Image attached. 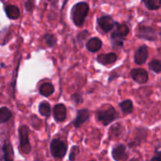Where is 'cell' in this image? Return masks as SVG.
Returning <instances> with one entry per match:
<instances>
[{
  "label": "cell",
  "mask_w": 161,
  "mask_h": 161,
  "mask_svg": "<svg viewBox=\"0 0 161 161\" xmlns=\"http://www.w3.org/2000/svg\"><path fill=\"white\" fill-rule=\"evenodd\" d=\"M71 99H72V102L77 105H80V104H82L83 102V98L80 93H74V94H72V96H71Z\"/></svg>",
  "instance_id": "obj_28"
},
{
  "label": "cell",
  "mask_w": 161,
  "mask_h": 161,
  "mask_svg": "<svg viewBox=\"0 0 161 161\" xmlns=\"http://www.w3.org/2000/svg\"><path fill=\"white\" fill-rule=\"evenodd\" d=\"M88 13L89 6L85 2H80L74 5L71 11V17L74 25L77 27H81L85 22Z\"/></svg>",
  "instance_id": "obj_3"
},
{
  "label": "cell",
  "mask_w": 161,
  "mask_h": 161,
  "mask_svg": "<svg viewBox=\"0 0 161 161\" xmlns=\"http://www.w3.org/2000/svg\"><path fill=\"white\" fill-rule=\"evenodd\" d=\"M96 117L104 126H108L119 118V113L111 105H103L96 112Z\"/></svg>",
  "instance_id": "obj_2"
},
{
  "label": "cell",
  "mask_w": 161,
  "mask_h": 161,
  "mask_svg": "<svg viewBox=\"0 0 161 161\" xmlns=\"http://www.w3.org/2000/svg\"><path fill=\"white\" fill-rule=\"evenodd\" d=\"M112 157L115 161H127L129 153L124 144H118L112 149Z\"/></svg>",
  "instance_id": "obj_7"
},
{
  "label": "cell",
  "mask_w": 161,
  "mask_h": 161,
  "mask_svg": "<svg viewBox=\"0 0 161 161\" xmlns=\"http://www.w3.org/2000/svg\"><path fill=\"white\" fill-rule=\"evenodd\" d=\"M102 47V42L99 38L93 37L90 39L86 43V47L91 53H96Z\"/></svg>",
  "instance_id": "obj_16"
},
{
  "label": "cell",
  "mask_w": 161,
  "mask_h": 161,
  "mask_svg": "<svg viewBox=\"0 0 161 161\" xmlns=\"http://www.w3.org/2000/svg\"><path fill=\"white\" fill-rule=\"evenodd\" d=\"M129 161H143V160H140V159H138V158H135V157H134V158L130 159V160Z\"/></svg>",
  "instance_id": "obj_31"
},
{
  "label": "cell",
  "mask_w": 161,
  "mask_h": 161,
  "mask_svg": "<svg viewBox=\"0 0 161 161\" xmlns=\"http://www.w3.org/2000/svg\"><path fill=\"white\" fill-rule=\"evenodd\" d=\"M51 156L54 159H63L67 153L68 146L62 140L54 138L51 141L50 145Z\"/></svg>",
  "instance_id": "obj_5"
},
{
  "label": "cell",
  "mask_w": 161,
  "mask_h": 161,
  "mask_svg": "<svg viewBox=\"0 0 161 161\" xmlns=\"http://www.w3.org/2000/svg\"><path fill=\"white\" fill-rule=\"evenodd\" d=\"M148 136V130L146 128H138L136 130V135L132 142L128 143V146L130 149L136 148L141 146L146 140Z\"/></svg>",
  "instance_id": "obj_9"
},
{
  "label": "cell",
  "mask_w": 161,
  "mask_h": 161,
  "mask_svg": "<svg viewBox=\"0 0 161 161\" xmlns=\"http://www.w3.org/2000/svg\"><path fill=\"white\" fill-rule=\"evenodd\" d=\"M19 134V152L22 155H28L31 151V146L30 143L28 135L29 128L26 125H21L18 129Z\"/></svg>",
  "instance_id": "obj_4"
},
{
  "label": "cell",
  "mask_w": 161,
  "mask_h": 161,
  "mask_svg": "<svg viewBox=\"0 0 161 161\" xmlns=\"http://www.w3.org/2000/svg\"><path fill=\"white\" fill-rule=\"evenodd\" d=\"M130 76L134 81L139 84L146 83L149 80V74L143 69H134L130 71Z\"/></svg>",
  "instance_id": "obj_10"
},
{
  "label": "cell",
  "mask_w": 161,
  "mask_h": 161,
  "mask_svg": "<svg viewBox=\"0 0 161 161\" xmlns=\"http://www.w3.org/2000/svg\"><path fill=\"white\" fill-rule=\"evenodd\" d=\"M39 92L43 97H48L53 94V92H54V87H53L52 83L46 82V83H43L39 86Z\"/></svg>",
  "instance_id": "obj_18"
},
{
  "label": "cell",
  "mask_w": 161,
  "mask_h": 161,
  "mask_svg": "<svg viewBox=\"0 0 161 161\" xmlns=\"http://www.w3.org/2000/svg\"><path fill=\"white\" fill-rule=\"evenodd\" d=\"M5 13L8 18L10 20H17L20 17L19 8L14 5H7L5 7Z\"/></svg>",
  "instance_id": "obj_17"
},
{
  "label": "cell",
  "mask_w": 161,
  "mask_h": 161,
  "mask_svg": "<svg viewBox=\"0 0 161 161\" xmlns=\"http://www.w3.org/2000/svg\"><path fill=\"white\" fill-rule=\"evenodd\" d=\"M160 151L158 149H156V153L155 156L153 157H152L150 161H161V158H160Z\"/></svg>",
  "instance_id": "obj_30"
},
{
  "label": "cell",
  "mask_w": 161,
  "mask_h": 161,
  "mask_svg": "<svg viewBox=\"0 0 161 161\" xmlns=\"http://www.w3.org/2000/svg\"><path fill=\"white\" fill-rule=\"evenodd\" d=\"M123 130H124V127L121 125V124H119V123L115 124L109 129V138H119L123 134Z\"/></svg>",
  "instance_id": "obj_19"
},
{
  "label": "cell",
  "mask_w": 161,
  "mask_h": 161,
  "mask_svg": "<svg viewBox=\"0 0 161 161\" xmlns=\"http://www.w3.org/2000/svg\"><path fill=\"white\" fill-rule=\"evenodd\" d=\"M119 106L120 108L121 111L125 114H130L133 112V102L130 99H127L119 104Z\"/></svg>",
  "instance_id": "obj_21"
},
{
  "label": "cell",
  "mask_w": 161,
  "mask_h": 161,
  "mask_svg": "<svg viewBox=\"0 0 161 161\" xmlns=\"http://www.w3.org/2000/svg\"><path fill=\"white\" fill-rule=\"evenodd\" d=\"M12 112L7 107L0 108V124H5L12 118Z\"/></svg>",
  "instance_id": "obj_22"
},
{
  "label": "cell",
  "mask_w": 161,
  "mask_h": 161,
  "mask_svg": "<svg viewBox=\"0 0 161 161\" xmlns=\"http://www.w3.org/2000/svg\"><path fill=\"white\" fill-rule=\"evenodd\" d=\"M90 116H91V114L87 108H82V109L78 110L76 117L73 121L74 127L79 128L80 127H81L84 123L89 120Z\"/></svg>",
  "instance_id": "obj_13"
},
{
  "label": "cell",
  "mask_w": 161,
  "mask_h": 161,
  "mask_svg": "<svg viewBox=\"0 0 161 161\" xmlns=\"http://www.w3.org/2000/svg\"><path fill=\"white\" fill-rule=\"evenodd\" d=\"M3 160L14 161V151L12 144L9 142H6L3 146Z\"/></svg>",
  "instance_id": "obj_15"
},
{
  "label": "cell",
  "mask_w": 161,
  "mask_h": 161,
  "mask_svg": "<svg viewBox=\"0 0 161 161\" xmlns=\"http://www.w3.org/2000/svg\"><path fill=\"white\" fill-rule=\"evenodd\" d=\"M117 55L115 53H102L97 57L96 60L99 64L102 65H108V64H114L117 60Z\"/></svg>",
  "instance_id": "obj_14"
},
{
  "label": "cell",
  "mask_w": 161,
  "mask_h": 161,
  "mask_svg": "<svg viewBox=\"0 0 161 161\" xmlns=\"http://www.w3.org/2000/svg\"><path fill=\"white\" fill-rule=\"evenodd\" d=\"M89 161H96V160H89Z\"/></svg>",
  "instance_id": "obj_33"
},
{
  "label": "cell",
  "mask_w": 161,
  "mask_h": 161,
  "mask_svg": "<svg viewBox=\"0 0 161 161\" xmlns=\"http://www.w3.org/2000/svg\"><path fill=\"white\" fill-rule=\"evenodd\" d=\"M48 1H53V0H48Z\"/></svg>",
  "instance_id": "obj_32"
},
{
  "label": "cell",
  "mask_w": 161,
  "mask_h": 161,
  "mask_svg": "<svg viewBox=\"0 0 161 161\" xmlns=\"http://www.w3.org/2000/svg\"><path fill=\"white\" fill-rule=\"evenodd\" d=\"M142 2L149 10H157L161 6V0H142Z\"/></svg>",
  "instance_id": "obj_23"
},
{
  "label": "cell",
  "mask_w": 161,
  "mask_h": 161,
  "mask_svg": "<svg viewBox=\"0 0 161 161\" xmlns=\"http://www.w3.org/2000/svg\"><path fill=\"white\" fill-rule=\"evenodd\" d=\"M43 39L45 40L47 45L50 48H52V47H54L57 44V42H58V39H57L56 36L53 34H50V33H47V34L44 35Z\"/></svg>",
  "instance_id": "obj_24"
},
{
  "label": "cell",
  "mask_w": 161,
  "mask_h": 161,
  "mask_svg": "<svg viewBox=\"0 0 161 161\" xmlns=\"http://www.w3.org/2000/svg\"><path fill=\"white\" fill-rule=\"evenodd\" d=\"M136 35L140 39L147 41L154 42L157 39V34L156 30L152 27L146 26V25H140L137 30Z\"/></svg>",
  "instance_id": "obj_6"
},
{
  "label": "cell",
  "mask_w": 161,
  "mask_h": 161,
  "mask_svg": "<svg viewBox=\"0 0 161 161\" xmlns=\"http://www.w3.org/2000/svg\"><path fill=\"white\" fill-rule=\"evenodd\" d=\"M114 28L115 29L111 33L110 39L113 48L117 50L124 47V39L128 35L130 29L125 24H119L118 22H116Z\"/></svg>",
  "instance_id": "obj_1"
},
{
  "label": "cell",
  "mask_w": 161,
  "mask_h": 161,
  "mask_svg": "<svg viewBox=\"0 0 161 161\" xmlns=\"http://www.w3.org/2000/svg\"><path fill=\"white\" fill-rule=\"evenodd\" d=\"M89 36V32H88L87 30H83V31H80L78 35H77V40H78L79 43H80V45L83 43L86 39L87 38V36Z\"/></svg>",
  "instance_id": "obj_27"
},
{
  "label": "cell",
  "mask_w": 161,
  "mask_h": 161,
  "mask_svg": "<svg viewBox=\"0 0 161 161\" xmlns=\"http://www.w3.org/2000/svg\"><path fill=\"white\" fill-rule=\"evenodd\" d=\"M149 68L155 73L160 74L161 72V61L158 59H153L149 63Z\"/></svg>",
  "instance_id": "obj_25"
},
{
  "label": "cell",
  "mask_w": 161,
  "mask_h": 161,
  "mask_svg": "<svg viewBox=\"0 0 161 161\" xmlns=\"http://www.w3.org/2000/svg\"><path fill=\"white\" fill-rule=\"evenodd\" d=\"M97 23L99 28L103 31V32L108 33L114 28L116 21L109 15L102 16L97 19Z\"/></svg>",
  "instance_id": "obj_8"
},
{
  "label": "cell",
  "mask_w": 161,
  "mask_h": 161,
  "mask_svg": "<svg viewBox=\"0 0 161 161\" xmlns=\"http://www.w3.org/2000/svg\"><path fill=\"white\" fill-rule=\"evenodd\" d=\"M53 116L55 121L58 123H62L67 118V108L62 103L57 104L53 108Z\"/></svg>",
  "instance_id": "obj_11"
},
{
  "label": "cell",
  "mask_w": 161,
  "mask_h": 161,
  "mask_svg": "<svg viewBox=\"0 0 161 161\" xmlns=\"http://www.w3.org/2000/svg\"><path fill=\"white\" fill-rule=\"evenodd\" d=\"M39 112L41 116L44 117H50L51 114V107L47 102H42L39 105Z\"/></svg>",
  "instance_id": "obj_20"
},
{
  "label": "cell",
  "mask_w": 161,
  "mask_h": 161,
  "mask_svg": "<svg viewBox=\"0 0 161 161\" xmlns=\"http://www.w3.org/2000/svg\"><path fill=\"white\" fill-rule=\"evenodd\" d=\"M80 153V149L78 146H73L71 149L70 153H69V161H75L76 160L77 157Z\"/></svg>",
  "instance_id": "obj_26"
},
{
  "label": "cell",
  "mask_w": 161,
  "mask_h": 161,
  "mask_svg": "<svg viewBox=\"0 0 161 161\" xmlns=\"http://www.w3.org/2000/svg\"><path fill=\"white\" fill-rule=\"evenodd\" d=\"M149 57V50L146 45H142L137 49L134 56L135 62L138 65H141L146 63Z\"/></svg>",
  "instance_id": "obj_12"
},
{
  "label": "cell",
  "mask_w": 161,
  "mask_h": 161,
  "mask_svg": "<svg viewBox=\"0 0 161 161\" xmlns=\"http://www.w3.org/2000/svg\"><path fill=\"white\" fill-rule=\"evenodd\" d=\"M25 6L28 12L31 13L35 9V0H28L25 3Z\"/></svg>",
  "instance_id": "obj_29"
}]
</instances>
